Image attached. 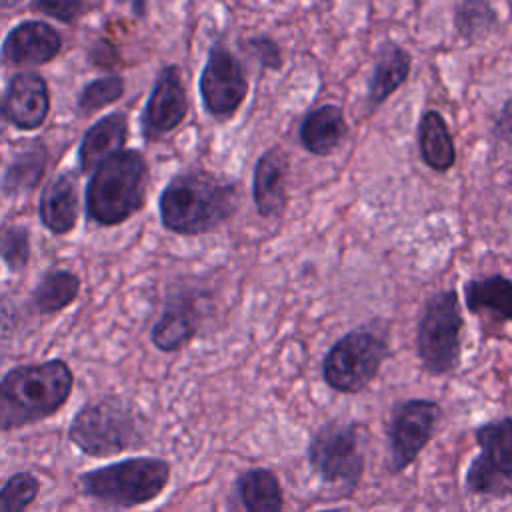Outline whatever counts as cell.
<instances>
[{
  "mask_svg": "<svg viewBox=\"0 0 512 512\" xmlns=\"http://www.w3.org/2000/svg\"><path fill=\"white\" fill-rule=\"evenodd\" d=\"M74 388L70 366L60 360L22 364L0 378V430H16L54 416Z\"/></svg>",
  "mask_w": 512,
  "mask_h": 512,
  "instance_id": "1",
  "label": "cell"
},
{
  "mask_svg": "<svg viewBox=\"0 0 512 512\" xmlns=\"http://www.w3.org/2000/svg\"><path fill=\"white\" fill-rule=\"evenodd\" d=\"M238 208V186L206 170L174 176L160 194L164 228L178 234H204L224 224Z\"/></svg>",
  "mask_w": 512,
  "mask_h": 512,
  "instance_id": "2",
  "label": "cell"
},
{
  "mask_svg": "<svg viewBox=\"0 0 512 512\" xmlns=\"http://www.w3.org/2000/svg\"><path fill=\"white\" fill-rule=\"evenodd\" d=\"M68 440L86 456H116L146 442V418L130 398H94L74 414Z\"/></svg>",
  "mask_w": 512,
  "mask_h": 512,
  "instance_id": "3",
  "label": "cell"
},
{
  "mask_svg": "<svg viewBox=\"0 0 512 512\" xmlns=\"http://www.w3.org/2000/svg\"><path fill=\"white\" fill-rule=\"evenodd\" d=\"M148 164L138 150H120L104 160L86 186V212L104 226L120 224L146 202Z\"/></svg>",
  "mask_w": 512,
  "mask_h": 512,
  "instance_id": "4",
  "label": "cell"
},
{
  "mask_svg": "<svg viewBox=\"0 0 512 512\" xmlns=\"http://www.w3.org/2000/svg\"><path fill=\"white\" fill-rule=\"evenodd\" d=\"M170 482V464L156 456H132L78 476L82 492L112 508H134L156 500Z\"/></svg>",
  "mask_w": 512,
  "mask_h": 512,
  "instance_id": "5",
  "label": "cell"
},
{
  "mask_svg": "<svg viewBox=\"0 0 512 512\" xmlns=\"http://www.w3.org/2000/svg\"><path fill=\"white\" fill-rule=\"evenodd\" d=\"M308 462L320 482L336 492H352L364 472L360 424L330 420L320 426L310 438Z\"/></svg>",
  "mask_w": 512,
  "mask_h": 512,
  "instance_id": "6",
  "label": "cell"
},
{
  "mask_svg": "<svg viewBox=\"0 0 512 512\" xmlns=\"http://www.w3.org/2000/svg\"><path fill=\"white\" fill-rule=\"evenodd\" d=\"M462 324L456 290H444L428 298L416 332L418 358L428 374L444 376L458 368Z\"/></svg>",
  "mask_w": 512,
  "mask_h": 512,
  "instance_id": "7",
  "label": "cell"
},
{
  "mask_svg": "<svg viewBox=\"0 0 512 512\" xmlns=\"http://www.w3.org/2000/svg\"><path fill=\"white\" fill-rule=\"evenodd\" d=\"M390 356L384 336L356 328L332 344L322 360L324 382L342 394H358L378 376L380 366Z\"/></svg>",
  "mask_w": 512,
  "mask_h": 512,
  "instance_id": "8",
  "label": "cell"
},
{
  "mask_svg": "<svg viewBox=\"0 0 512 512\" xmlns=\"http://www.w3.org/2000/svg\"><path fill=\"white\" fill-rule=\"evenodd\" d=\"M474 438L480 454L468 466L466 488L472 494H504L512 480V416L484 422Z\"/></svg>",
  "mask_w": 512,
  "mask_h": 512,
  "instance_id": "9",
  "label": "cell"
},
{
  "mask_svg": "<svg viewBox=\"0 0 512 512\" xmlns=\"http://www.w3.org/2000/svg\"><path fill=\"white\" fill-rule=\"evenodd\" d=\"M442 416L438 402L428 398H412L398 402L388 422L390 472L400 474L430 442Z\"/></svg>",
  "mask_w": 512,
  "mask_h": 512,
  "instance_id": "10",
  "label": "cell"
},
{
  "mask_svg": "<svg viewBox=\"0 0 512 512\" xmlns=\"http://www.w3.org/2000/svg\"><path fill=\"white\" fill-rule=\"evenodd\" d=\"M248 94V80L238 58L220 44L208 52L200 74V96L214 118H230Z\"/></svg>",
  "mask_w": 512,
  "mask_h": 512,
  "instance_id": "11",
  "label": "cell"
},
{
  "mask_svg": "<svg viewBox=\"0 0 512 512\" xmlns=\"http://www.w3.org/2000/svg\"><path fill=\"white\" fill-rule=\"evenodd\" d=\"M186 112L188 98L180 70L176 66H166L160 70L142 114L144 136L156 140L162 134H168L184 120Z\"/></svg>",
  "mask_w": 512,
  "mask_h": 512,
  "instance_id": "12",
  "label": "cell"
},
{
  "mask_svg": "<svg viewBox=\"0 0 512 512\" xmlns=\"http://www.w3.org/2000/svg\"><path fill=\"white\" fill-rule=\"evenodd\" d=\"M50 110V94L42 76L34 72L16 74L2 102L4 118L20 130H34L44 124Z\"/></svg>",
  "mask_w": 512,
  "mask_h": 512,
  "instance_id": "13",
  "label": "cell"
},
{
  "mask_svg": "<svg viewBox=\"0 0 512 512\" xmlns=\"http://www.w3.org/2000/svg\"><path fill=\"white\" fill-rule=\"evenodd\" d=\"M62 48L60 34L44 22H22L2 42V58L14 66H38L50 62Z\"/></svg>",
  "mask_w": 512,
  "mask_h": 512,
  "instance_id": "14",
  "label": "cell"
},
{
  "mask_svg": "<svg viewBox=\"0 0 512 512\" xmlns=\"http://www.w3.org/2000/svg\"><path fill=\"white\" fill-rule=\"evenodd\" d=\"M286 174L288 156L280 146L268 148L258 158L252 176V198L260 216L272 218L286 210Z\"/></svg>",
  "mask_w": 512,
  "mask_h": 512,
  "instance_id": "15",
  "label": "cell"
},
{
  "mask_svg": "<svg viewBox=\"0 0 512 512\" xmlns=\"http://www.w3.org/2000/svg\"><path fill=\"white\" fill-rule=\"evenodd\" d=\"M200 314L192 298L172 296L156 324L152 326L150 340L160 352H178L198 332Z\"/></svg>",
  "mask_w": 512,
  "mask_h": 512,
  "instance_id": "16",
  "label": "cell"
},
{
  "mask_svg": "<svg viewBox=\"0 0 512 512\" xmlns=\"http://www.w3.org/2000/svg\"><path fill=\"white\" fill-rule=\"evenodd\" d=\"M410 54L392 40H386L376 50L374 68L368 80V104L380 106L390 94H394L410 74Z\"/></svg>",
  "mask_w": 512,
  "mask_h": 512,
  "instance_id": "17",
  "label": "cell"
},
{
  "mask_svg": "<svg viewBox=\"0 0 512 512\" xmlns=\"http://www.w3.org/2000/svg\"><path fill=\"white\" fill-rule=\"evenodd\" d=\"M128 136V122L122 112H114L88 128L80 142V168L84 172L96 170L104 160L124 148Z\"/></svg>",
  "mask_w": 512,
  "mask_h": 512,
  "instance_id": "18",
  "label": "cell"
},
{
  "mask_svg": "<svg viewBox=\"0 0 512 512\" xmlns=\"http://www.w3.org/2000/svg\"><path fill=\"white\" fill-rule=\"evenodd\" d=\"M346 132L348 126L342 108L336 104H322L304 116L298 136L310 154L326 156L342 142Z\"/></svg>",
  "mask_w": 512,
  "mask_h": 512,
  "instance_id": "19",
  "label": "cell"
},
{
  "mask_svg": "<svg viewBox=\"0 0 512 512\" xmlns=\"http://www.w3.org/2000/svg\"><path fill=\"white\" fill-rule=\"evenodd\" d=\"M418 148L422 162L436 170L448 172L456 162V146L446 120L436 110H426L418 122Z\"/></svg>",
  "mask_w": 512,
  "mask_h": 512,
  "instance_id": "20",
  "label": "cell"
},
{
  "mask_svg": "<svg viewBox=\"0 0 512 512\" xmlns=\"http://www.w3.org/2000/svg\"><path fill=\"white\" fill-rule=\"evenodd\" d=\"M40 218L54 234H66L78 218V190L72 176L54 178L42 192Z\"/></svg>",
  "mask_w": 512,
  "mask_h": 512,
  "instance_id": "21",
  "label": "cell"
},
{
  "mask_svg": "<svg viewBox=\"0 0 512 512\" xmlns=\"http://www.w3.org/2000/svg\"><path fill=\"white\" fill-rule=\"evenodd\" d=\"M236 496L244 512H282L284 496L278 476L268 468H248L236 478Z\"/></svg>",
  "mask_w": 512,
  "mask_h": 512,
  "instance_id": "22",
  "label": "cell"
},
{
  "mask_svg": "<svg viewBox=\"0 0 512 512\" xmlns=\"http://www.w3.org/2000/svg\"><path fill=\"white\" fill-rule=\"evenodd\" d=\"M464 300L472 314L488 310L512 322V280L506 276L494 274L482 280H468L464 284Z\"/></svg>",
  "mask_w": 512,
  "mask_h": 512,
  "instance_id": "23",
  "label": "cell"
},
{
  "mask_svg": "<svg viewBox=\"0 0 512 512\" xmlns=\"http://www.w3.org/2000/svg\"><path fill=\"white\" fill-rule=\"evenodd\" d=\"M80 292V278L70 270L46 274L32 292V304L40 314H54L68 308Z\"/></svg>",
  "mask_w": 512,
  "mask_h": 512,
  "instance_id": "24",
  "label": "cell"
},
{
  "mask_svg": "<svg viewBox=\"0 0 512 512\" xmlns=\"http://www.w3.org/2000/svg\"><path fill=\"white\" fill-rule=\"evenodd\" d=\"M44 166H46V150L40 144L20 152L4 174L2 192L6 196L28 194L30 190L36 188L38 180L42 178Z\"/></svg>",
  "mask_w": 512,
  "mask_h": 512,
  "instance_id": "25",
  "label": "cell"
},
{
  "mask_svg": "<svg viewBox=\"0 0 512 512\" xmlns=\"http://www.w3.org/2000/svg\"><path fill=\"white\" fill-rule=\"evenodd\" d=\"M498 14L490 0H460L454 8V28L464 40L476 42L492 34Z\"/></svg>",
  "mask_w": 512,
  "mask_h": 512,
  "instance_id": "26",
  "label": "cell"
},
{
  "mask_svg": "<svg viewBox=\"0 0 512 512\" xmlns=\"http://www.w3.org/2000/svg\"><path fill=\"white\" fill-rule=\"evenodd\" d=\"M40 494V480L32 472H16L0 486V512H26Z\"/></svg>",
  "mask_w": 512,
  "mask_h": 512,
  "instance_id": "27",
  "label": "cell"
},
{
  "mask_svg": "<svg viewBox=\"0 0 512 512\" xmlns=\"http://www.w3.org/2000/svg\"><path fill=\"white\" fill-rule=\"evenodd\" d=\"M124 94V80L120 76H104L88 82L78 96V108L84 114L96 112L112 102H116Z\"/></svg>",
  "mask_w": 512,
  "mask_h": 512,
  "instance_id": "28",
  "label": "cell"
},
{
  "mask_svg": "<svg viewBox=\"0 0 512 512\" xmlns=\"http://www.w3.org/2000/svg\"><path fill=\"white\" fill-rule=\"evenodd\" d=\"M0 258L8 270H22L30 260V238L24 226L0 228Z\"/></svg>",
  "mask_w": 512,
  "mask_h": 512,
  "instance_id": "29",
  "label": "cell"
},
{
  "mask_svg": "<svg viewBox=\"0 0 512 512\" xmlns=\"http://www.w3.org/2000/svg\"><path fill=\"white\" fill-rule=\"evenodd\" d=\"M32 10H38L42 14H48L60 22H74L82 10L84 2L82 0H34Z\"/></svg>",
  "mask_w": 512,
  "mask_h": 512,
  "instance_id": "30",
  "label": "cell"
},
{
  "mask_svg": "<svg viewBox=\"0 0 512 512\" xmlns=\"http://www.w3.org/2000/svg\"><path fill=\"white\" fill-rule=\"evenodd\" d=\"M250 52L254 54V58L268 70H278L282 66V56H280V46L268 38V36H256L250 38L248 44Z\"/></svg>",
  "mask_w": 512,
  "mask_h": 512,
  "instance_id": "31",
  "label": "cell"
},
{
  "mask_svg": "<svg viewBox=\"0 0 512 512\" xmlns=\"http://www.w3.org/2000/svg\"><path fill=\"white\" fill-rule=\"evenodd\" d=\"M494 132L500 138L512 134V102H506V106L500 110V116H498L496 126H494Z\"/></svg>",
  "mask_w": 512,
  "mask_h": 512,
  "instance_id": "32",
  "label": "cell"
},
{
  "mask_svg": "<svg viewBox=\"0 0 512 512\" xmlns=\"http://www.w3.org/2000/svg\"><path fill=\"white\" fill-rule=\"evenodd\" d=\"M116 2L128 6L136 16H144L146 12V0H116Z\"/></svg>",
  "mask_w": 512,
  "mask_h": 512,
  "instance_id": "33",
  "label": "cell"
},
{
  "mask_svg": "<svg viewBox=\"0 0 512 512\" xmlns=\"http://www.w3.org/2000/svg\"><path fill=\"white\" fill-rule=\"evenodd\" d=\"M22 0H0V8H12L18 6Z\"/></svg>",
  "mask_w": 512,
  "mask_h": 512,
  "instance_id": "34",
  "label": "cell"
},
{
  "mask_svg": "<svg viewBox=\"0 0 512 512\" xmlns=\"http://www.w3.org/2000/svg\"><path fill=\"white\" fill-rule=\"evenodd\" d=\"M318 512H350L348 508H324V510H318Z\"/></svg>",
  "mask_w": 512,
  "mask_h": 512,
  "instance_id": "35",
  "label": "cell"
}]
</instances>
